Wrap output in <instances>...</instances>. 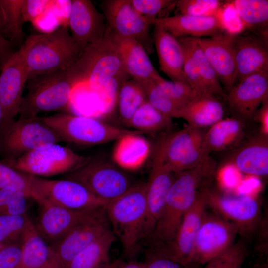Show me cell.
<instances>
[{
	"label": "cell",
	"mask_w": 268,
	"mask_h": 268,
	"mask_svg": "<svg viewBox=\"0 0 268 268\" xmlns=\"http://www.w3.org/2000/svg\"><path fill=\"white\" fill-rule=\"evenodd\" d=\"M217 166L210 155L196 166L175 173L161 214L147 242L148 247L165 244L173 238L200 193L211 186Z\"/></svg>",
	"instance_id": "obj_1"
},
{
	"label": "cell",
	"mask_w": 268,
	"mask_h": 268,
	"mask_svg": "<svg viewBox=\"0 0 268 268\" xmlns=\"http://www.w3.org/2000/svg\"><path fill=\"white\" fill-rule=\"evenodd\" d=\"M19 49L29 80L56 71H68L84 49L73 38L68 27H61L29 36Z\"/></svg>",
	"instance_id": "obj_2"
},
{
	"label": "cell",
	"mask_w": 268,
	"mask_h": 268,
	"mask_svg": "<svg viewBox=\"0 0 268 268\" xmlns=\"http://www.w3.org/2000/svg\"><path fill=\"white\" fill-rule=\"evenodd\" d=\"M68 72L76 87L84 86L88 91L106 99L112 90L115 79H125L128 75L108 25L104 38L85 47Z\"/></svg>",
	"instance_id": "obj_3"
},
{
	"label": "cell",
	"mask_w": 268,
	"mask_h": 268,
	"mask_svg": "<svg viewBox=\"0 0 268 268\" xmlns=\"http://www.w3.org/2000/svg\"><path fill=\"white\" fill-rule=\"evenodd\" d=\"M111 229L127 261L135 260L143 242L147 215L146 182H137L105 206Z\"/></svg>",
	"instance_id": "obj_4"
},
{
	"label": "cell",
	"mask_w": 268,
	"mask_h": 268,
	"mask_svg": "<svg viewBox=\"0 0 268 268\" xmlns=\"http://www.w3.org/2000/svg\"><path fill=\"white\" fill-rule=\"evenodd\" d=\"M26 87L19 118H34L40 113L68 108L76 85L68 71L58 70L28 80Z\"/></svg>",
	"instance_id": "obj_5"
},
{
	"label": "cell",
	"mask_w": 268,
	"mask_h": 268,
	"mask_svg": "<svg viewBox=\"0 0 268 268\" xmlns=\"http://www.w3.org/2000/svg\"><path fill=\"white\" fill-rule=\"evenodd\" d=\"M205 132V129L188 125L164 134L154 145L152 159L175 173L196 166L210 155Z\"/></svg>",
	"instance_id": "obj_6"
},
{
	"label": "cell",
	"mask_w": 268,
	"mask_h": 268,
	"mask_svg": "<svg viewBox=\"0 0 268 268\" xmlns=\"http://www.w3.org/2000/svg\"><path fill=\"white\" fill-rule=\"evenodd\" d=\"M41 118L58 134L62 141L82 145H99L116 141L128 134L141 133L101 119L69 113H59Z\"/></svg>",
	"instance_id": "obj_7"
},
{
	"label": "cell",
	"mask_w": 268,
	"mask_h": 268,
	"mask_svg": "<svg viewBox=\"0 0 268 268\" xmlns=\"http://www.w3.org/2000/svg\"><path fill=\"white\" fill-rule=\"evenodd\" d=\"M66 178L81 183L106 204L137 182L114 162L92 157H88L80 166L68 173Z\"/></svg>",
	"instance_id": "obj_8"
},
{
	"label": "cell",
	"mask_w": 268,
	"mask_h": 268,
	"mask_svg": "<svg viewBox=\"0 0 268 268\" xmlns=\"http://www.w3.org/2000/svg\"><path fill=\"white\" fill-rule=\"evenodd\" d=\"M31 198L73 210L105 207L106 203L81 183L69 179L51 180L26 174Z\"/></svg>",
	"instance_id": "obj_9"
},
{
	"label": "cell",
	"mask_w": 268,
	"mask_h": 268,
	"mask_svg": "<svg viewBox=\"0 0 268 268\" xmlns=\"http://www.w3.org/2000/svg\"><path fill=\"white\" fill-rule=\"evenodd\" d=\"M208 208L234 224L238 235L250 239L257 233L263 216L258 200L247 194L219 192L209 187L207 192Z\"/></svg>",
	"instance_id": "obj_10"
},
{
	"label": "cell",
	"mask_w": 268,
	"mask_h": 268,
	"mask_svg": "<svg viewBox=\"0 0 268 268\" xmlns=\"http://www.w3.org/2000/svg\"><path fill=\"white\" fill-rule=\"evenodd\" d=\"M88 158L67 147L55 143L45 145L16 158H7L3 162L22 173L43 177L69 173Z\"/></svg>",
	"instance_id": "obj_11"
},
{
	"label": "cell",
	"mask_w": 268,
	"mask_h": 268,
	"mask_svg": "<svg viewBox=\"0 0 268 268\" xmlns=\"http://www.w3.org/2000/svg\"><path fill=\"white\" fill-rule=\"evenodd\" d=\"M202 190L184 215L173 238L169 242L148 249L171 259L184 268H195L193 249L197 234L208 208L207 192Z\"/></svg>",
	"instance_id": "obj_12"
},
{
	"label": "cell",
	"mask_w": 268,
	"mask_h": 268,
	"mask_svg": "<svg viewBox=\"0 0 268 268\" xmlns=\"http://www.w3.org/2000/svg\"><path fill=\"white\" fill-rule=\"evenodd\" d=\"M1 136V145L9 159L18 158L45 145L62 141L54 130L38 116L15 120Z\"/></svg>",
	"instance_id": "obj_13"
},
{
	"label": "cell",
	"mask_w": 268,
	"mask_h": 268,
	"mask_svg": "<svg viewBox=\"0 0 268 268\" xmlns=\"http://www.w3.org/2000/svg\"><path fill=\"white\" fill-rule=\"evenodd\" d=\"M238 235V229L234 224L213 212L206 210L195 240V268L205 264L229 249L235 244Z\"/></svg>",
	"instance_id": "obj_14"
},
{
	"label": "cell",
	"mask_w": 268,
	"mask_h": 268,
	"mask_svg": "<svg viewBox=\"0 0 268 268\" xmlns=\"http://www.w3.org/2000/svg\"><path fill=\"white\" fill-rule=\"evenodd\" d=\"M108 26L116 34L138 41L148 54L153 51L150 34L152 25L133 7L131 0H106L101 2Z\"/></svg>",
	"instance_id": "obj_15"
},
{
	"label": "cell",
	"mask_w": 268,
	"mask_h": 268,
	"mask_svg": "<svg viewBox=\"0 0 268 268\" xmlns=\"http://www.w3.org/2000/svg\"><path fill=\"white\" fill-rule=\"evenodd\" d=\"M28 80L27 68L19 49L5 61L0 74V105L3 111L0 135L18 115Z\"/></svg>",
	"instance_id": "obj_16"
},
{
	"label": "cell",
	"mask_w": 268,
	"mask_h": 268,
	"mask_svg": "<svg viewBox=\"0 0 268 268\" xmlns=\"http://www.w3.org/2000/svg\"><path fill=\"white\" fill-rule=\"evenodd\" d=\"M111 230L105 206L82 220L51 246L64 268L79 253Z\"/></svg>",
	"instance_id": "obj_17"
},
{
	"label": "cell",
	"mask_w": 268,
	"mask_h": 268,
	"mask_svg": "<svg viewBox=\"0 0 268 268\" xmlns=\"http://www.w3.org/2000/svg\"><path fill=\"white\" fill-rule=\"evenodd\" d=\"M233 47L236 67L234 85L251 74L268 71V31L248 30L235 34Z\"/></svg>",
	"instance_id": "obj_18"
},
{
	"label": "cell",
	"mask_w": 268,
	"mask_h": 268,
	"mask_svg": "<svg viewBox=\"0 0 268 268\" xmlns=\"http://www.w3.org/2000/svg\"><path fill=\"white\" fill-rule=\"evenodd\" d=\"M39 205L40 212L35 225L50 246L57 243L80 222L103 207L73 210L47 203Z\"/></svg>",
	"instance_id": "obj_19"
},
{
	"label": "cell",
	"mask_w": 268,
	"mask_h": 268,
	"mask_svg": "<svg viewBox=\"0 0 268 268\" xmlns=\"http://www.w3.org/2000/svg\"><path fill=\"white\" fill-rule=\"evenodd\" d=\"M268 98V71L251 74L234 85L225 100L231 110L242 120L253 119L262 103Z\"/></svg>",
	"instance_id": "obj_20"
},
{
	"label": "cell",
	"mask_w": 268,
	"mask_h": 268,
	"mask_svg": "<svg viewBox=\"0 0 268 268\" xmlns=\"http://www.w3.org/2000/svg\"><path fill=\"white\" fill-rule=\"evenodd\" d=\"M108 27L111 38L119 52L128 75L143 87L157 83L163 78L152 65L147 51L138 41L119 35Z\"/></svg>",
	"instance_id": "obj_21"
},
{
	"label": "cell",
	"mask_w": 268,
	"mask_h": 268,
	"mask_svg": "<svg viewBox=\"0 0 268 268\" xmlns=\"http://www.w3.org/2000/svg\"><path fill=\"white\" fill-rule=\"evenodd\" d=\"M235 35L225 32L214 37L196 38L228 92L234 85L236 72L233 47Z\"/></svg>",
	"instance_id": "obj_22"
},
{
	"label": "cell",
	"mask_w": 268,
	"mask_h": 268,
	"mask_svg": "<svg viewBox=\"0 0 268 268\" xmlns=\"http://www.w3.org/2000/svg\"><path fill=\"white\" fill-rule=\"evenodd\" d=\"M105 17L89 0H72L69 25L71 36L83 49L97 43L107 29Z\"/></svg>",
	"instance_id": "obj_23"
},
{
	"label": "cell",
	"mask_w": 268,
	"mask_h": 268,
	"mask_svg": "<svg viewBox=\"0 0 268 268\" xmlns=\"http://www.w3.org/2000/svg\"><path fill=\"white\" fill-rule=\"evenodd\" d=\"M151 165L149 177L146 182L147 215L143 242L148 241L153 231L175 175L157 161L152 160Z\"/></svg>",
	"instance_id": "obj_24"
},
{
	"label": "cell",
	"mask_w": 268,
	"mask_h": 268,
	"mask_svg": "<svg viewBox=\"0 0 268 268\" xmlns=\"http://www.w3.org/2000/svg\"><path fill=\"white\" fill-rule=\"evenodd\" d=\"M160 26L176 38L211 37L224 33L222 14L198 16L178 14L156 19L153 23Z\"/></svg>",
	"instance_id": "obj_25"
},
{
	"label": "cell",
	"mask_w": 268,
	"mask_h": 268,
	"mask_svg": "<svg viewBox=\"0 0 268 268\" xmlns=\"http://www.w3.org/2000/svg\"><path fill=\"white\" fill-rule=\"evenodd\" d=\"M153 25L152 38L160 70L172 81L187 83L183 72L184 52L178 39L160 26Z\"/></svg>",
	"instance_id": "obj_26"
},
{
	"label": "cell",
	"mask_w": 268,
	"mask_h": 268,
	"mask_svg": "<svg viewBox=\"0 0 268 268\" xmlns=\"http://www.w3.org/2000/svg\"><path fill=\"white\" fill-rule=\"evenodd\" d=\"M17 268H62L52 247L31 221L21 238V256Z\"/></svg>",
	"instance_id": "obj_27"
},
{
	"label": "cell",
	"mask_w": 268,
	"mask_h": 268,
	"mask_svg": "<svg viewBox=\"0 0 268 268\" xmlns=\"http://www.w3.org/2000/svg\"><path fill=\"white\" fill-rule=\"evenodd\" d=\"M141 133L125 135L116 140L112 158L123 170L135 171L141 168L152 153L149 141Z\"/></svg>",
	"instance_id": "obj_28"
},
{
	"label": "cell",
	"mask_w": 268,
	"mask_h": 268,
	"mask_svg": "<svg viewBox=\"0 0 268 268\" xmlns=\"http://www.w3.org/2000/svg\"><path fill=\"white\" fill-rule=\"evenodd\" d=\"M222 99L212 95H199L184 106L176 118L186 121L188 125L205 129L223 118Z\"/></svg>",
	"instance_id": "obj_29"
},
{
	"label": "cell",
	"mask_w": 268,
	"mask_h": 268,
	"mask_svg": "<svg viewBox=\"0 0 268 268\" xmlns=\"http://www.w3.org/2000/svg\"><path fill=\"white\" fill-rule=\"evenodd\" d=\"M241 173L265 177L268 175V137L259 134L239 148L230 161Z\"/></svg>",
	"instance_id": "obj_30"
},
{
	"label": "cell",
	"mask_w": 268,
	"mask_h": 268,
	"mask_svg": "<svg viewBox=\"0 0 268 268\" xmlns=\"http://www.w3.org/2000/svg\"><path fill=\"white\" fill-rule=\"evenodd\" d=\"M244 130L242 120L223 118L206 130L205 139L209 150L220 151L234 147L242 139Z\"/></svg>",
	"instance_id": "obj_31"
},
{
	"label": "cell",
	"mask_w": 268,
	"mask_h": 268,
	"mask_svg": "<svg viewBox=\"0 0 268 268\" xmlns=\"http://www.w3.org/2000/svg\"><path fill=\"white\" fill-rule=\"evenodd\" d=\"M178 40L192 58L207 94L225 99L226 94L196 38L184 37L178 38Z\"/></svg>",
	"instance_id": "obj_32"
},
{
	"label": "cell",
	"mask_w": 268,
	"mask_h": 268,
	"mask_svg": "<svg viewBox=\"0 0 268 268\" xmlns=\"http://www.w3.org/2000/svg\"><path fill=\"white\" fill-rule=\"evenodd\" d=\"M117 240L112 230L79 253L64 268H105L110 261L111 247Z\"/></svg>",
	"instance_id": "obj_33"
},
{
	"label": "cell",
	"mask_w": 268,
	"mask_h": 268,
	"mask_svg": "<svg viewBox=\"0 0 268 268\" xmlns=\"http://www.w3.org/2000/svg\"><path fill=\"white\" fill-rule=\"evenodd\" d=\"M172 118L159 111L147 100L132 117L127 127L143 133L155 134L166 131L172 123Z\"/></svg>",
	"instance_id": "obj_34"
},
{
	"label": "cell",
	"mask_w": 268,
	"mask_h": 268,
	"mask_svg": "<svg viewBox=\"0 0 268 268\" xmlns=\"http://www.w3.org/2000/svg\"><path fill=\"white\" fill-rule=\"evenodd\" d=\"M146 100L145 91L140 83L133 79L123 82L117 99L121 123L127 127L133 116Z\"/></svg>",
	"instance_id": "obj_35"
},
{
	"label": "cell",
	"mask_w": 268,
	"mask_h": 268,
	"mask_svg": "<svg viewBox=\"0 0 268 268\" xmlns=\"http://www.w3.org/2000/svg\"><path fill=\"white\" fill-rule=\"evenodd\" d=\"M230 3L248 30L268 31V0H235Z\"/></svg>",
	"instance_id": "obj_36"
},
{
	"label": "cell",
	"mask_w": 268,
	"mask_h": 268,
	"mask_svg": "<svg viewBox=\"0 0 268 268\" xmlns=\"http://www.w3.org/2000/svg\"><path fill=\"white\" fill-rule=\"evenodd\" d=\"M23 2L24 0H0L3 16L4 32L12 40L22 45L24 36L22 28Z\"/></svg>",
	"instance_id": "obj_37"
},
{
	"label": "cell",
	"mask_w": 268,
	"mask_h": 268,
	"mask_svg": "<svg viewBox=\"0 0 268 268\" xmlns=\"http://www.w3.org/2000/svg\"><path fill=\"white\" fill-rule=\"evenodd\" d=\"M30 221L26 214L0 215V243L9 244L20 241Z\"/></svg>",
	"instance_id": "obj_38"
},
{
	"label": "cell",
	"mask_w": 268,
	"mask_h": 268,
	"mask_svg": "<svg viewBox=\"0 0 268 268\" xmlns=\"http://www.w3.org/2000/svg\"><path fill=\"white\" fill-rule=\"evenodd\" d=\"M248 254L242 242H237L220 255L208 261L203 268H242Z\"/></svg>",
	"instance_id": "obj_39"
},
{
	"label": "cell",
	"mask_w": 268,
	"mask_h": 268,
	"mask_svg": "<svg viewBox=\"0 0 268 268\" xmlns=\"http://www.w3.org/2000/svg\"><path fill=\"white\" fill-rule=\"evenodd\" d=\"M181 14L216 16L222 14L221 1L218 0H179L176 5Z\"/></svg>",
	"instance_id": "obj_40"
},
{
	"label": "cell",
	"mask_w": 268,
	"mask_h": 268,
	"mask_svg": "<svg viewBox=\"0 0 268 268\" xmlns=\"http://www.w3.org/2000/svg\"><path fill=\"white\" fill-rule=\"evenodd\" d=\"M156 84L178 107L179 111L189 102L201 95L193 90L187 83L182 82L168 81L162 78Z\"/></svg>",
	"instance_id": "obj_41"
},
{
	"label": "cell",
	"mask_w": 268,
	"mask_h": 268,
	"mask_svg": "<svg viewBox=\"0 0 268 268\" xmlns=\"http://www.w3.org/2000/svg\"><path fill=\"white\" fill-rule=\"evenodd\" d=\"M143 88L146 100L151 105L170 117L176 118L179 108L165 95L156 83H150Z\"/></svg>",
	"instance_id": "obj_42"
},
{
	"label": "cell",
	"mask_w": 268,
	"mask_h": 268,
	"mask_svg": "<svg viewBox=\"0 0 268 268\" xmlns=\"http://www.w3.org/2000/svg\"><path fill=\"white\" fill-rule=\"evenodd\" d=\"M9 186L14 187L22 191L31 198L26 174L17 170L3 161H0V189Z\"/></svg>",
	"instance_id": "obj_43"
},
{
	"label": "cell",
	"mask_w": 268,
	"mask_h": 268,
	"mask_svg": "<svg viewBox=\"0 0 268 268\" xmlns=\"http://www.w3.org/2000/svg\"><path fill=\"white\" fill-rule=\"evenodd\" d=\"M176 1L173 0H131L134 8L152 25L163 10L175 5Z\"/></svg>",
	"instance_id": "obj_44"
},
{
	"label": "cell",
	"mask_w": 268,
	"mask_h": 268,
	"mask_svg": "<svg viewBox=\"0 0 268 268\" xmlns=\"http://www.w3.org/2000/svg\"><path fill=\"white\" fill-rule=\"evenodd\" d=\"M53 0H24L22 7L23 22L32 23L51 6Z\"/></svg>",
	"instance_id": "obj_45"
},
{
	"label": "cell",
	"mask_w": 268,
	"mask_h": 268,
	"mask_svg": "<svg viewBox=\"0 0 268 268\" xmlns=\"http://www.w3.org/2000/svg\"><path fill=\"white\" fill-rule=\"evenodd\" d=\"M21 256V240L0 250V268H17Z\"/></svg>",
	"instance_id": "obj_46"
},
{
	"label": "cell",
	"mask_w": 268,
	"mask_h": 268,
	"mask_svg": "<svg viewBox=\"0 0 268 268\" xmlns=\"http://www.w3.org/2000/svg\"><path fill=\"white\" fill-rule=\"evenodd\" d=\"M145 268H184L176 262L148 249L145 253Z\"/></svg>",
	"instance_id": "obj_47"
},
{
	"label": "cell",
	"mask_w": 268,
	"mask_h": 268,
	"mask_svg": "<svg viewBox=\"0 0 268 268\" xmlns=\"http://www.w3.org/2000/svg\"><path fill=\"white\" fill-rule=\"evenodd\" d=\"M71 5V0H53L51 10L62 27L68 26Z\"/></svg>",
	"instance_id": "obj_48"
},
{
	"label": "cell",
	"mask_w": 268,
	"mask_h": 268,
	"mask_svg": "<svg viewBox=\"0 0 268 268\" xmlns=\"http://www.w3.org/2000/svg\"><path fill=\"white\" fill-rule=\"evenodd\" d=\"M28 199L30 198L24 193H20L0 212V215H22L26 214Z\"/></svg>",
	"instance_id": "obj_49"
},
{
	"label": "cell",
	"mask_w": 268,
	"mask_h": 268,
	"mask_svg": "<svg viewBox=\"0 0 268 268\" xmlns=\"http://www.w3.org/2000/svg\"><path fill=\"white\" fill-rule=\"evenodd\" d=\"M253 119H257L260 123V134L268 137V98L261 105Z\"/></svg>",
	"instance_id": "obj_50"
},
{
	"label": "cell",
	"mask_w": 268,
	"mask_h": 268,
	"mask_svg": "<svg viewBox=\"0 0 268 268\" xmlns=\"http://www.w3.org/2000/svg\"><path fill=\"white\" fill-rule=\"evenodd\" d=\"M12 42L0 33V58L7 60L14 53H12Z\"/></svg>",
	"instance_id": "obj_51"
},
{
	"label": "cell",
	"mask_w": 268,
	"mask_h": 268,
	"mask_svg": "<svg viewBox=\"0 0 268 268\" xmlns=\"http://www.w3.org/2000/svg\"><path fill=\"white\" fill-rule=\"evenodd\" d=\"M115 268H145L143 262L135 260L123 261L121 260H116Z\"/></svg>",
	"instance_id": "obj_52"
},
{
	"label": "cell",
	"mask_w": 268,
	"mask_h": 268,
	"mask_svg": "<svg viewBox=\"0 0 268 268\" xmlns=\"http://www.w3.org/2000/svg\"><path fill=\"white\" fill-rule=\"evenodd\" d=\"M4 32V20L1 7L0 4V33Z\"/></svg>",
	"instance_id": "obj_53"
},
{
	"label": "cell",
	"mask_w": 268,
	"mask_h": 268,
	"mask_svg": "<svg viewBox=\"0 0 268 268\" xmlns=\"http://www.w3.org/2000/svg\"><path fill=\"white\" fill-rule=\"evenodd\" d=\"M252 268H268V262L258 264L254 265Z\"/></svg>",
	"instance_id": "obj_54"
},
{
	"label": "cell",
	"mask_w": 268,
	"mask_h": 268,
	"mask_svg": "<svg viewBox=\"0 0 268 268\" xmlns=\"http://www.w3.org/2000/svg\"><path fill=\"white\" fill-rule=\"evenodd\" d=\"M2 118H3V111H2V108L0 105V126L2 122Z\"/></svg>",
	"instance_id": "obj_55"
},
{
	"label": "cell",
	"mask_w": 268,
	"mask_h": 268,
	"mask_svg": "<svg viewBox=\"0 0 268 268\" xmlns=\"http://www.w3.org/2000/svg\"><path fill=\"white\" fill-rule=\"evenodd\" d=\"M8 244H4L0 243V250L2 249L3 247H4L5 246H6Z\"/></svg>",
	"instance_id": "obj_56"
}]
</instances>
